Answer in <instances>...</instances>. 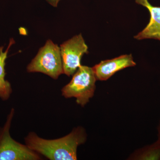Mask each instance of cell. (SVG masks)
I'll list each match as a JSON object with an SVG mask.
<instances>
[{"mask_svg":"<svg viewBox=\"0 0 160 160\" xmlns=\"http://www.w3.org/2000/svg\"><path fill=\"white\" fill-rule=\"evenodd\" d=\"M86 140L85 129L81 127L73 129L64 137L55 140H46L33 132L26 138V146L32 150L51 160L77 159L78 146Z\"/></svg>","mask_w":160,"mask_h":160,"instance_id":"6da1fadb","label":"cell"},{"mask_svg":"<svg viewBox=\"0 0 160 160\" xmlns=\"http://www.w3.org/2000/svg\"><path fill=\"white\" fill-rule=\"evenodd\" d=\"M97 80L92 68L81 66L62 89V94L66 98H76L78 104L85 106L94 95Z\"/></svg>","mask_w":160,"mask_h":160,"instance_id":"7a4b0ae2","label":"cell"},{"mask_svg":"<svg viewBox=\"0 0 160 160\" xmlns=\"http://www.w3.org/2000/svg\"><path fill=\"white\" fill-rule=\"evenodd\" d=\"M27 69L29 72H42L57 79L60 75L64 73L60 47L48 40L27 66Z\"/></svg>","mask_w":160,"mask_h":160,"instance_id":"3957f363","label":"cell"},{"mask_svg":"<svg viewBox=\"0 0 160 160\" xmlns=\"http://www.w3.org/2000/svg\"><path fill=\"white\" fill-rule=\"evenodd\" d=\"M14 110L12 109L2 130L0 132V160H37L41 159L38 152L26 145L13 140L9 130Z\"/></svg>","mask_w":160,"mask_h":160,"instance_id":"277c9868","label":"cell"},{"mask_svg":"<svg viewBox=\"0 0 160 160\" xmlns=\"http://www.w3.org/2000/svg\"><path fill=\"white\" fill-rule=\"evenodd\" d=\"M63 72L68 76L73 75L80 67L84 54H88V46L82 34L75 36L60 46Z\"/></svg>","mask_w":160,"mask_h":160,"instance_id":"5b68a950","label":"cell"},{"mask_svg":"<svg viewBox=\"0 0 160 160\" xmlns=\"http://www.w3.org/2000/svg\"><path fill=\"white\" fill-rule=\"evenodd\" d=\"M136 65L132 54H125L112 59L102 61L92 69L97 80L106 81L118 71Z\"/></svg>","mask_w":160,"mask_h":160,"instance_id":"8992f818","label":"cell"},{"mask_svg":"<svg viewBox=\"0 0 160 160\" xmlns=\"http://www.w3.org/2000/svg\"><path fill=\"white\" fill-rule=\"evenodd\" d=\"M136 3L148 9L149 22L134 38L138 40L153 39L160 41V7L152 6L148 0H135Z\"/></svg>","mask_w":160,"mask_h":160,"instance_id":"52a82bcc","label":"cell"},{"mask_svg":"<svg viewBox=\"0 0 160 160\" xmlns=\"http://www.w3.org/2000/svg\"><path fill=\"white\" fill-rule=\"evenodd\" d=\"M14 43L13 39H11L8 48L4 52L3 51V47H0V98L4 101L9 98L12 92L11 85L8 81L5 79V66L9 48Z\"/></svg>","mask_w":160,"mask_h":160,"instance_id":"ba28073f","label":"cell"},{"mask_svg":"<svg viewBox=\"0 0 160 160\" xmlns=\"http://www.w3.org/2000/svg\"><path fill=\"white\" fill-rule=\"evenodd\" d=\"M137 158L140 159L158 160L160 158V142L158 141L153 145L144 148L139 152Z\"/></svg>","mask_w":160,"mask_h":160,"instance_id":"9c48e42d","label":"cell"},{"mask_svg":"<svg viewBox=\"0 0 160 160\" xmlns=\"http://www.w3.org/2000/svg\"><path fill=\"white\" fill-rule=\"evenodd\" d=\"M46 1L51 6L57 7L58 6V3L61 0H46Z\"/></svg>","mask_w":160,"mask_h":160,"instance_id":"30bf717a","label":"cell"},{"mask_svg":"<svg viewBox=\"0 0 160 160\" xmlns=\"http://www.w3.org/2000/svg\"><path fill=\"white\" fill-rule=\"evenodd\" d=\"M158 141L160 142V122L159 124V126L158 127Z\"/></svg>","mask_w":160,"mask_h":160,"instance_id":"8fae6325","label":"cell"}]
</instances>
